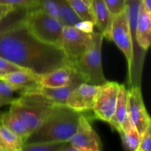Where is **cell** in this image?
I'll return each instance as SVG.
<instances>
[{"label": "cell", "mask_w": 151, "mask_h": 151, "mask_svg": "<svg viewBox=\"0 0 151 151\" xmlns=\"http://www.w3.org/2000/svg\"><path fill=\"white\" fill-rule=\"evenodd\" d=\"M0 57L37 76L72 65L61 49L35 38L24 22L0 33Z\"/></svg>", "instance_id": "cell-1"}, {"label": "cell", "mask_w": 151, "mask_h": 151, "mask_svg": "<svg viewBox=\"0 0 151 151\" xmlns=\"http://www.w3.org/2000/svg\"><path fill=\"white\" fill-rule=\"evenodd\" d=\"M82 113L66 105H55L50 115L24 144L40 142H68L75 134Z\"/></svg>", "instance_id": "cell-2"}, {"label": "cell", "mask_w": 151, "mask_h": 151, "mask_svg": "<svg viewBox=\"0 0 151 151\" xmlns=\"http://www.w3.org/2000/svg\"><path fill=\"white\" fill-rule=\"evenodd\" d=\"M55 104L36 91L20 93L10 105V109L17 113L27 127L29 134L44 122Z\"/></svg>", "instance_id": "cell-3"}, {"label": "cell", "mask_w": 151, "mask_h": 151, "mask_svg": "<svg viewBox=\"0 0 151 151\" xmlns=\"http://www.w3.org/2000/svg\"><path fill=\"white\" fill-rule=\"evenodd\" d=\"M103 36L100 32H93V42L81 59L72 64L84 81L93 85H101L107 81L102 65V45Z\"/></svg>", "instance_id": "cell-4"}, {"label": "cell", "mask_w": 151, "mask_h": 151, "mask_svg": "<svg viewBox=\"0 0 151 151\" xmlns=\"http://www.w3.org/2000/svg\"><path fill=\"white\" fill-rule=\"evenodd\" d=\"M32 35L41 41L58 46L64 25L59 19L38 8L27 10L24 19Z\"/></svg>", "instance_id": "cell-5"}, {"label": "cell", "mask_w": 151, "mask_h": 151, "mask_svg": "<svg viewBox=\"0 0 151 151\" xmlns=\"http://www.w3.org/2000/svg\"><path fill=\"white\" fill-rule=\"evenodd\" d=\"M92 42L93 33L82 32L74 26H63L58 47L73 64L90 48Z\"/></svg>", "instance_id": "cell-6"}, {"label": "cell", "mask_w": 151, "mask_h": 151, "mask_svg": "<svg viewBox=\"0 0 151 151\" xmlns=\"http://www.w3.org/2000/svg\"><path fill=\"white\" fill-rule=\"evenodd\" d=\"M111 36V41L117 45L126 58L129 78L131 79L132 68L134 66V47L126 6L124 10L114 17Z\"/></svg>", "instance_id": "cell-7"}, {"label": "cell", "mask_w": 151, "mask_h": 151, "mask_svg": "<svg viewBox=\"0 0 151 151\" xmlns=\"http://www.w3.org/2000/svg\"><path fill=\"white\" fill-rule=\"evenodd\" d=\"M119 84L116 81H107L100 85L92 110L97 119L108 123L111 121L117 102Z\"/></svg>", "instance_id": "cell-8"}, {"label": "cell", "mask_w": 151, "mask_h": 151, "mask_svg": "<svg viewBox=\"0 0 151 151\" xmlns=\"http://www.w3.org/2000/svg\"><path fill=\"white\" fill-rule=\"evenodd\" d=\"M68 143L81 151H102L101 139L90 123L88 118L82 114L78 128Z\"/></svg>", "instance_id": "cell-9"}, {"label": "cell", "mask_w": 151, "mask_h": 151, "mask_svg": "<svg viewBox=\"0 0 151 151\" xmlns=\"http://www.w3.org/2000/svg\"><path fill=\"white\" fill-rule=\"evenodd\" d=\"M128 113L133 126L140 136L151 126V119L143 101L141 88L133 86L128 90Z\"/></svg>", "instance_id": "cell-10"}, {"label": "cell", "mask_w": 151, "mask_h": 151, "mask_svg": "<svg viewBox=\"0 0 151 151\" xmlns=\"http://www.w3.org/2000/svg\"><path fill=\"white\" fill-rule=\"evenodd\" d=\"M100 87V85L82 83L72 91L66 105L82 114L92 111Z\"/></svg>", "instance_id": "cell-11"}, {"label": "cell", "mask_w": 151, "mask_h": 151, "mask_svg": "<svg viewBox=\"0 0 151 151\" xmlns=\"http://www.w3.org/2000/svg\"><path fill=\"white\" fill-rule=\"evenodd\" d=\"M0 79L7 81L13 86L15 91H19L20 93L33 91L41 86L38 81V76L27 70L7 73L1 76Z\"/></svg>", "instance_id": "cell-12"}, {"label": "cell", "mask_w": 151, "mask_h": 151, "mask_svg": "<svg viewBox=\"0 0 151 151\" xmlns=\"http://www.w3.org/2000/svg\"><path fill=\"white\" fill-rule=\"evenodd\" d=\"M76 74V70L71 65L62 67L44 75L38 76V81L41 87L56 88L70 84Z\"/></svg>", "instance_id": "cell-13"}, {"label": "cell", "mask_w": 151, "mask_h": 151, "mask_svg": "<svg viewBox=\"0 0 151 151\" xmlns=\"http://www.w3.org/2000/svg\"><path fill=\"white\" fill-rule=\"evenodd\" d=\"M134 33L139 47L145 51L148 50L151 42V11L142 2L139 10Z\"/></svg>", "instance_id": "cell-14"}, {"label": "cell", "mask_w": 151, "mask_h": 151, "mask_svg": "<svg viewBox=\"0 0 151 151\" xmlns=\"http://www.w3.org/2000/svg\"><path fill=\"white\" fill-rule=\"evenodd\" d=\"M82 83L86 82L83 80L81 76L77 73L72 82L68 85L64 86V87H56V88H50V87L40 86L33 91L38 92L43 96L47 97V99L51 100L55 105H66L68 98L72 93V91Z\"/></svg>", "instance_id": "cell-15"}, {"label": "cell", "mask_w": 151, "mask_h": 151, "mask_svg": "<svg viewBox=\"0 0 151 151\" xmlns=\"http://www.w3.org/2000/svg\"><path fill=\"white\" fill-rule=\"evenodd\" d=\"M92 11L95 19V26L103 37L111 41V25L114 17L108 10L103 0H91Z\"/></svg>", "instance_id": "cell-16"}, {"label": "cell", "mask_w": 151, "mask_h": 151, "mask_svg": "<svg viewBox=\"0 0 151 151\" xmlns=\"http://www.w3.org/2000/svg\"><path fill=\"white\" fill-rule=\"evenodd\" d=\"M128 90L124 84H119L116 107L113 116L109 121L112 128L116 131L120 130L125 120L128 117Z\"/></svg>", "instance_id": "cell-17"}, {"label": "cell", "mask_w": 151, "mask_h": 151, "mask_svg": "<svg viewBox=\"0 0 151 151\" xmlns=\"http://www.w3.org/2000/svg\"><path fill=\"white\" fill-rule=\"evenodd\" d=\"M1 124L17 135L23 141L24 144L30 135L22 118L10 109L7 112L1 113Z\"/></svg>", "instance_id": "cell-18"}, {"label": "cell", "mask_w": 151, "mask_h": 151, "mask_svg": "<svg viewBox=\"0 0 151 151\" xmlns=\"http://www.w3.org/2000/svg\"><path fill=\"white\" fill-rule=\"evenodd\" d=\"M24 142L17 135L0 125V149L6 151H22Z\"/></svg>", "instance_id": "cell-19"}, {"label": "cell", "mask_w": 151, "mask_h": 151, "mask_svg": "<svg viewBox=\"0 0 151 151\" xmlns=\"http://www.w3.org/2000/svg\"><path fill=\"white\" fill-rule=\"evenodd\" d=\"M75 14L81 21L91 22L95 25L91 0H67Z\"/></svg>", "instance_id": "cell-20"}, {"label": "cell", "mask_w": 151, "mask_h": 151, "mask_svg": "<svg viewBox=\"0 0 151 151\" xmlns=\"http://www.w3.org/2000/svg\"><path fill=\"white\" fill-rule=\"evenodd\" d=\"M58 9L59 20L64 26H75L81 22L67 0H55Z\"/></svg>", "instance_id": "cell-21"}, {"label": "cell", "mask_w": 151, "mask_h": 151, "mask_svg": "<svg viewBox=\"0 0 151 151\" xmlns=\"http://www.w3.org/2000/svg\"><path fill=\"white\" fill-rule=\"evenodd\" d=\"M118 133L120 136L122 146L125 151L137 150L139 144L141 136L134 126H131L126 130H119Z\"/></svg>", "instance_id": "cell-22"}, {"label": "cell", "mask_w": 151, "mask_h": 151, "mask_svg": "<svg viewBox=\"0 0 151 151\" xmlns=\"http://www.w3.org/2000/svg\"><path fill=\"white\" fill-rule=\"evenodd\" d=\"M27 10L18 8L7 15L5 18L0 20V33L10 30L24 22Z\"/></svg>", "instance_id": "cell-23"}, {"label": "cell", "mask_w": 151, "mask_h": 151, "mask_svg": "<svg viewBox=\"0 0 151 151\" xmlns=\"http://www.w3.org/2000/svg\"><path fill=\"white\" fill-rule=\"evenodd\" d=\"M67 142H40L24 144L22 151H58Z\"/></svg>", "instance_id": "cell-24"}, {"label": "cell", "mask_w": 151, "mask_h": 151, "mask_svg": "<svg viewBox=\"0 0 151 151\" xmlns=\"http://www.w3.org/2000/svg\"><path fill=\"white\" fill-rule=\"evenodd\" d=\"M15 89L4 80L0 79V108L11 105L16 98L13 96Z\"/></svg>", "instance_id": "cell-25"}, {"label": "cell", "mask_w": 151, "mask_h": 151, "mask_svg": "<svg viewBox=\"0 0 151 151\" xmlns=\"http://www.w3.org/2000/svg\"><path fill=\"white\" fill-rule=\"evenodd\" d=\"M35 8L41 9L50 16L59 19L58 9L55 0H38Z\"/></svg>", "instance_id": "cell-26"}, {"label": "cell", "mask_w": 151, "mask_h": 151, "mask_svg": "<svg viewBox=\"0 0 151 151\" xmlns=\"http://www.w3.org/2000/svg\"><path fill=\"white\" fill-rule=\"evenodd\" d=\"M38 0H0V4H7L14 8H23L27 10L35 8Z\"/></svg>", "instance_id": "cell-27"}, {"label": "cell", "mask_w": 151, "mask_h": 151, "mask_svg": "<svg viewBox=\"0 0 151 151\" xmlns=\"http://www.w3.org/2000/svg\"><path fill=\"white\" fill-rule=\"evenodd\" d=\"M113 17L121 13L126 6L127 0H103Z\"/></svg>", "instance_id": "cell-28"}, {"label": "cell", "mask_w": 151, "mask_h": 151, "mask_svg": "<svg viewBox=\"0 0 151 151\" xmlns=\"http://www.w3.org/2000/svg\"><path fill=\"white\" fill-rule=\"evenodd\" d=\"M137 150L151 151V126L142 135Z\"/></svg>", "instance_id": "cell-29"}, {"label": "cell", "mask_w": 151, "mask_h": 151, "mask_svg": "<svg viewBox=\"0 0 151 151\" xmlns=\"http://www.w3.org/2000/svg\"><path fill=\"white\" fill-rule=\"evenodd\" d=\"M0 70L5 72L6 73L10 72H14V71L25 70L23 68L11 63L10 62H9V61L6 60V59H3L1 57H0Z\"/></svg>", "instance_id": "cell-30"}, {"label": "cell", "mask_w": 151, "mask_h": 151, "mask_svg": "<svg viewBox=\"0 0 151 151\" xmlns=\"http://www.w3.org/2000/svg\"><path fill=\"white\" fill-rule=\"evenodd\" d=\"M94 25L91 22L87 21H81L75 25V28L82 32L87 33H92L94 32Z\"/></svg>", "instance_id": "cell-31"}, {"label": "cell", "mask_w": 151, "mask_h": 151, "mask_svg": "<svg viewBox=\"0 0 151 151\" xmlns=\"http://www.w3.org/2000/svg\"><path fill=\"white\" fill-rule=\"evenodd\" d=\"M16 10V8L11 5H7V4H0V20L5 18L8 14H10L11 12Z\"/></svg>", "instance_id": "cell-32"}, {"label": "cell", "mask_w": 151, "mask_h": 151, "mask_svg": "<svg viewBox=\"0 0 151 151\" xmlns=\"http://www.w3.org/2000/svg\"><path fill=\"white\" fill-rule=\"evenodd\" d=\"M58 151H81V150H79L78 149L75 148V147L72 146V145L69 144L67 142V143H66L65 145H63V146Z\"/></svg>", "instance_id": "cell-33"}, {"label": "cell", "mask_w": 151, "mask_h": 151, "mask_svg": "<svg viewBox=\"0 0 151 151\" xmlns=\"http://www.w3.org/2000/svg\"><path fill=\"white\" fill-rule=\"evenodd\" d=\"M142 4L146 7V8L151 11V0H141Z\"/></svg>", "instance_id": "cell-34"}, {"label": "cell", "mask_w": 151, "mask_h": 151, "mask_svg": "<svg viewBox=\"0 0 151 151\" xmlns=\"http://www.w3.org/2000/svg\"><path fill=\"white\" fill-rule=\"evenodd\" d=\"M1 113H0V125H1Z\"/></svg>", "instance_id": "cell-35"}, {"label": "cell", "mask_w": 151, "mask_h": 151, "mask_svg": "<svg viewBox=\"0 0 151 151\" xmlns=\"http://www.w3.org/2000/svg\"><path fill=\"white\" fill-rule=\"evenodd\" d=\"M0 151H6V150H4L2 149H0Z\"/></svg>", "instance_id": "cell-36"}, {"label": "cell", "mask_w": 151, "mask_h": 151, "mask_svg": "<svg viewBox=\"0 0 151 151\" xmlns=\"http://www.w3.org/2000/svg\"><path fill=\"white\" fill-rule=\"evenodd\" d=\"M135 151H139V150H135Z\"/></svg>", "instance_id": "cell-37"}]
</instances>
